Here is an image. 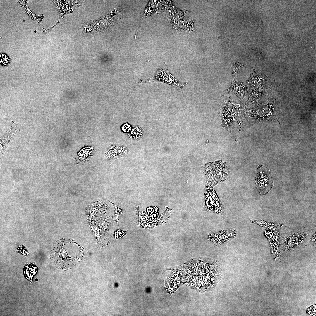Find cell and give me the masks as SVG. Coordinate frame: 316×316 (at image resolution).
I'll return each instance as SVG.
<instances>
[{"instance_id": "6da1fadb", "label": "cell", "mask_w": 316, "mask_h": 316, "mask_svg": "<svg viewBox=\"0 0 316 316\" xmlns=\"http://www.w3.org/2000/svg\"><path fill=\"white\" fill-rule=\"evenodd\" d=\"M185 282L200 290L212 289L221 279V270L218 261L202 257L186 264L183 268Z\"/></svg>"}, {"instance_id": "7a4b0ae2", "label": "cell", "mask_w": 316, "mask_h": 316, "mask_svg": "<svg viewBox=\"0 0 316 316\" xmlns=\"http://www.w3.org/2000/svg\"><path fill=\"white\" fill-rule=\"evenodd\" d=\"M256 182L259 193H267L273 186V183L269 170L266 167L259 166L257 170Z\"/></svg>"}, {"instance_id": "3957f363", "label": "cell", "mask_w": 316, "mask_h": 316, "mask_svg": "<svg viewBox=\"0 0 316 316\" xmlns=\"http://www.w3.org/2000/svg\"><path fill=\"white\" fill-rule=\"evenodd\" d=\"M161 81L173 86L175 90H181L188 83L182 82L175 78L170 73L168 69L161 68L158 69L154 76L150 79V82Z\"/></svg>"}, {"instance_id": "277c9868", "label": "cell", "mask_w": 316, "mask_h": 316, "mask_svg": "<svg viewBox=\"0 0 316 316\" xmlns=\"http://www.w3.org/2000/svg\"><path fill=\"white\" fill-rule=\"evenodd\" d=\"M236 236V229L232 228L221 229L212 231L208 235V239L217 245H225Z\"/></svg>"}, {"instance_id": "5b68a950", "label": "cell", "mask_w": 316, "mask_h": 316, "mask_svg": "<svg viewBox=\"0 0 316 316\" xmlns=\"http://www.w3.org/2000/svg\"><path fill=\"white\" fill-rule=\"evenodd\" d=\"M240 110V106L233 102L225 105L222 115V123L225 128H228L234 122Z\"/></svg>"}, {"instance_id": "8992f818", "label": "cell", "mask_w": 316, "mask_h": 316, "mask_svg": "<svg viewBox=\"0 0 316 316\" xmlns=\"http://www.w3.org/2000/svg\"><path fill=\"white\" fill-rule=\"evenodd\" d=\"M18 131L17 125L12 121L10 129L1 138V157H2L8 145L13 139V137Z\"/></svg>"}, {"instance_id": "52a82bcc", "label": "cell", "mask_w": 316, "mask_h": 316, "mask_svg": "<svg viewBox=\"0 0 316 316\" xmlns=\"http://www.w3.org/2000/svg\"><path fill=\"white\" fill-rule=\"evenodd\" d=\"M306 236L305 232L291 233L285 238L283 245L286 248H292L299 245Z\"/></svg>"}, {"instance_id": "ba28073f", "label": "cell", "mask_w": 316, "mask_h": 316, "mask_svg": "<svg viewBox=\"0 0 316 316\" xmlns=\"http://www.w3.org/2000/svg\"><path fill=\"white\" fill-rule=\"evenodd\" d=\"M129 150L123 145H111L107 152V157L110 159H114L124 156L127 154Z\"/></svg>"}, {"instance_id": "9c48e42d", "label": "cell", "mask_w": 316, "mask_h": 316, "mask_svg": "<svg viewBox=\"0 0 316 316\" xmlns=\"http://www.w3.org/2000/svg\"><path fill=\"white\" fill-rule=\"evenodd\" d=\"M23 270L25 277L31 281L33 276L37 271V268L34 264H32L26 265Z\"/></svg>"}, {"instance_id": "30bf717a", "label": "cell", "mask_w": 316, "mask_h": 316, "mask_svg": "<svg viewBox=\"0 0 316 316\" xmlns=\"http://www.w3.org/2000/svg\"><path fill=\"white\" fill-rule=\"evenodd\" d=\"M132 130L128 134L130 138L138 140L142 136L143 131L141 128L138 126L133 127Z\"/></svg>"}, {"instance_id": "8fae6325", "label": "cell", "mask_w": 316, "mask_h": 316, "mask_svg": "<svg viewBox=\"0 0 316 316\" xmlns=\"http://www.w3.org/2000/svg\"><path fill=\"white\" fill-rule=\"evenodd\" d=\"M91 151L92 150L90 149L81 150L78 155V158L80 160L85 159L91 154Z\"/></svg>"}, {"instance_id": "7c38bea8", "label": "cell", "mask_w": 316, "mask_h": 316, "mask_svg": "<svg viewBox=\"0 0 316 316\" xmlns=\"http://www.w3.org/2000/svg\"><path fill=\"white\" fill-rule=\"evenodd\" d=\"M111 203L115 207V219L118 223V217L120 214H121L122 213V209L120 206L111 202Z\"/></svg>"}, {"instance_id": "4fadbf2b", "label": "cell", "mask_w": 316, "mask_h": 316, "mask_svg": "<svg viewBox=\"0 0 316 316\" xmlns=\"http://www.w3.org/2000/svg\"><path fill=\"white\" fill-rule=\"evenodd\" d=\"M124 126V127L123 126V127H124V128H124L123 129L124 130L123 131L125 132L128 131V130H129L130 129V128H131V127L130 126V125L129 124H126V127L125 126V125Z\"/></svg>"}, {"instance_id": "5bb4252c", "label": "cell", "mask_w": 316, "mask_h": 316, "mask_svg": "<svg viewBox=\"0 0 316 316\" xmlns=\"http://www.w3.org/2000/svg\"><path fill=\"white\" fill-rule=\"evenodd\" d=\"M35 32H36V31H35Z\"/></svg>"}]
</instances>
